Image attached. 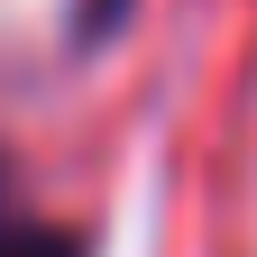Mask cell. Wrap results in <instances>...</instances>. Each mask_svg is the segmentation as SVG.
Segmentation results:
<instances>
[{
	"mask_svg": "<svg viewBox=\"0 0 257 257\" xmlns=\"http://www.w3.org/2000/svg\"><path fill=\"white\" fill-rule=\"evenodd\" d=\"M0 257H83V248L64 239L46 211H28V202H19V184L0 175Z\"/></svg>",
	"mask_w": 257,
	"mask_h": 257,
	"instance_id": "6da1fadb",
	"label": "cell"
}]
</instances>
